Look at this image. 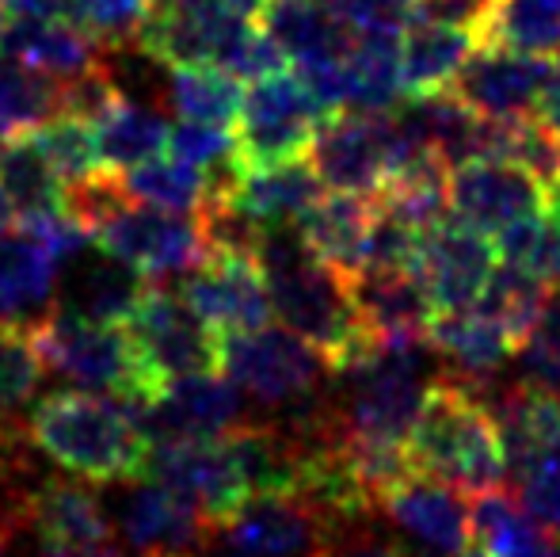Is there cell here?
Wrapping results in <instances>:
<instances>
[{
  "label": "cell",
  "instance_id": "22",
  "mask_svg": "<svg viewBox=\"0 0 560 557\" xmlns=\"http://www.w3.org/2000/svg\"><path fill=\"white\" fill-rule=\"evenodd\" d=\"M485 397L500 423L511 481L560 459V394L538 382H515L500 394L485 390Z\"/></svg>",
  "mask_w": 560,
  "mask_h": 557
},
{
  "label": "cell",
  "instance_id": "38",
  "mask_svg": "<svg viewBox=\"0 0 560 557\" xmlns=\"http://www.w3.org/2000/svg\"><path fill=\"white\" fill-rule=\"evenodd\" d=\"M492 241L500 264H511V268L541 279L546 287H560V218L549 207L530 218H518Z\"/></svg>",
  "mask_w": 560,
  "mask_h": 557
},
{
  "label": "cell",
  "instance_id": "19",
  "mask_svg": "<svg viewBox=\"0 0 560 557\" xmlns=\"http://www.w3.org/2000/svg\"><path fill=\"white\" fill-rule=\"evenodd\" d=\"M354 313L374 344H428V328L439 317L420 271H374L347 276Z\"/></svg>",
  "mask_w": 560,
  "mask_h": 557
},
{
  "label": "cell",
  "instance_id": "59",
  "mask_svg": "<svg viewBox=\"0 0 560 557\" xmlns=\"http://www.w3.org/2000/svg\"><path fill=\"white\" fill-rule=\"evenodd\" d=\"M412 557H416V554H412ZM431 557H439V554H431Z\"/></svg>",
  "mask_w": 560,
  "mask_h": 557
},
{
  "label": "cell",
  "instance_id": "16",
  "mask_svg": "<svg viewBox=\"0 0 560 557\" xmlns=\"http://www.w3.org/2000/svg\"><path fill=\"white\" fill-rule=\"evenodd\" d=\"M153 443L164 439H214L248 420L244 394L225 374H187L172 379L153 405L133 413Z\"/></svg>",
  "mask_w": 560,
  "mask_h": 557
},
{
  "label": "cell",
  "instance_id": "46",
  "mask_svg": "<svg viewBox=\"0 0 560 557\" xmlns=\"http://www.w3.org/2000/svg\"><path fill=\"white\" fill-rule=\"evenodd\" d=\"M523 367L530 374V382L560 371V290L546 298L530 336L523 340Z\"/></svg>",
  "mask_w": 560,
  "mask_h": 557
},
{
  "label": "cell",
  "instance_id": "5",
  "mask_svg": "<svg viewBox=\"0 0 560 557\" xmlns=\"http://www.w3.org/2000/svg\"><path fill=\"white\" fill-rule=\"evenodd\" d=\"M31 336L54 374L77 386L104 390L130 413L153 405L168 390V379L145 363L126 325H107L73 313L69 305H50L31 321Z\"/></svg>",
  "mask_w": 560,
  "mask_h": 557
},
{
  "label": "cell",
  "instance_id": "23",
  "mask_svg": "<svg viewBox=\"0 0 560 557\" xmlns=\"http://www.w3.org/2000/svg\"><path fill=\"white\" fill-rule=\"evenodd\" d=\"M428 348L435 351L439 363H446L450 379H462L469 386L488 390L492 374L508 367V359L518 351V344L480 310H457L439 313L431 321Z\"/></svg>",
  "mask_w": 560,
  "mask_h": 557
},
{
  "label": "cell",
  "instance_id": "4",
  "mask_svg": "<svg viewBox=\"0 0 560 557\" xmlns=\"http://www.w3.org/2000/svg\"><path fill=\"white\" fill-rule=\"evenodd\" d=\"M69 207L100 253L133 268L149 282L187 276L210 256L207 218L172 214V210L126 199L115 187L112 172L69 187Z\"/></svg>",
  "mask_w": 560,
  "mask_h": 557
},
{
  "label": "cell",
  "instance_id": "39",
  "mask_svg": "<svg viewBox=\"0 0 560 557\" xmlns=\"http://www.w3.org/2000/svg\"><path fill=\"white\" fill-rule=\"evenodd\" d=\"M31 138H35L38 149L50 156V164L58 169V176L66 179V187L89 184V179L104 176V161H100L92 123L81 119V115L58 112L38 130H31Z\"/></svg>",
  "mask_w": 560,
  "mask_h": 557
},
{
  "label": "cell",
  "instance_id": "11",
  "mask_svg": "<svg viewBox=\"0 0 560 557\" xmlns=\"http://www.w3.org/2000/svg\"><path fill=\"white\" fill-rule=\"evenodd\" d=\"M184 302L207 321L214 333H256L271 321L264 268L256 253L241 245H210V256L179 282Z\"/></svg>",
  "mask_w": 560,
  "mask_h": 557
},
{
  "label": "cell",
  "instance_id": "34",
  "mask_svg": "<svg viewBox=\"0 0 560 557\" xmlns=\"http://www.w3.org/2000/svg\"><path fill=\"white\" fill-rule=\"evenodd\" d=\"M145 287H149L145 276H138L133 268L104 256V264H89L77 276V287L69 294V310L92 321H107V325H130Z\"/></svg>",
  "mask_w": 560,
  "mask_h": 557
},
{
  "label": "cell",
  "instance_id": "56",
  "mask_svg": "<svg viewBox=\"0 0 560 557\" xmlns=\"http://www.w3.org/2000/svg\"><path fill=\"white\" fill-rule=\"evenodd\" d=\"M199 557H236V554H225V550H218V546H210V550H202Z\"/></svg>",
  "mask_w": 560,
  "mask_h": 557
},
{
  "label": "cell",
  "instance_id": "9",
  "mask_svg": "<svg viewBox=\"0 0 560 557\" xmlns=\"http://www.w3.org/2000/svg\"><path fill=\"white\" fill-rule=\"evenodd\" d=\"M104 504L112 515L115 550L122 557H199L214 543L199 504L153 477L118 485Z\"/></svg>",
  "mask_w": 560,
  "mask_h": 557
},
{
  "label": "cell",
  "instance_id": "54",
  "mask_svg": "<svg viewBox=\"0 0 560 557\" xmlns=\"http://www.w3.org/2000/svg\"><path fill=\"white\" fill-rule=\"evenodd\" d=\"M8 27H12V12H8V4H4V0H0V50H4Z\"/></svg>",
  "mask_w": 560,
  "mask_h": 557
},
{
  "label": "cell",
  "instance_id": "44",
  "mask_svg": "<svg viewBox=\"0 0 560 557\" xmlns=\"http://www.w3.org/2000/svg\"><path fill=\"white\" fill-rule=\"evenodd\" d=\"M168 153L176 161H187L195 169H225L233 164L236 153V135L229 127H210V123H187L179 119L176 127L168 130Z\"/></svg>",
  "mask_w": 560,
  "mask_h": 557
},
{
  "label": "cell",
  "instance_id": "3",
  "mask_svg": "<svg viewBox=\"0 0 560 557\" xmlns=\"http://www.w3.org/2000/svg\"><path fill=\"white\" fill-rule=\"evenodd\" d=\"M408 474L435 477L465 497L508 485V451L485 390L462 379H431L405 439Z\"/></svg>",
  "mask_w": 560,
  "mask_h": 557
},
{
  "label": "cell",
  "instance_id": "13",
  "mask_svg": "<svg viewBox=\"0 0 560 557\" xmlns=\"http://www.w3.org/2000/svg\"><path fill=\"white\" fill-rule=\"evenodd\" d=\"M450 210L454 222L495 237L518 218L546 210V184L534 172L508 161H465L450 172Z\"/></svg>",
  "mask_w": 560,
  "mask_h": 557
},
{
  "label": "cell",
  "instance_id": "7",
  "mask_svg": "<svg viewBox=\"0 0 560 557\" xmlns=\"http://www.w3.org/2000/svg\"><path fill=\"white\" fill-rule=\"evenodd\" d=\"M328 112L310 92V84L298 77V69L252 81V92H244L241 104V130H236V172L275 169V164L302 161L310 156L313 138Z\"/></svg>",
  "mask_w": 560,
  "mask_h": 557
},
{
  "label": "cell",
  "instance_id": "26",
  "mask_svg": "<svg viewBox=\"0 0 560 557\" xmlns=\"http://www.w3.org/2000/svg\"><path fill=\"white\" fill-rule=\"evenodd\" d=\"M256 23L294 69L343 58L351 46V31L336 20L325 0H267Z\"/></svg>",
  "mask_w": 560,
  "mask_h": 557
},
{
  "label": "cell",
  "instance_id": "18",
  "mask_svg": "<svg viewBox=\"0 0 560 557\" xmlns=\"http://www.w3.org/2000/svg\"><path fill=\"white\" fill-rule=\"evenodd\" d=\"M325 523L328 515L302 497H252L214 531L210 546L236 557H310Z\"/></svg>",
  "mask_w": 560,
  "mask_h": 557
},
{
  "label": "cell",
  "instance_id": "43",
  "mask_svg": "<svg viewBox=\"0 0 560 557\" xmlns=\"http://www.w3.org/2000/svg\"><path fill=\"white\" fill-rule=\"evenodd\" d=\"M500 4L503 0H412V23L462 31L480 43H492Z\"/></svg>",
  "mask_w": 560,
  "mask_h": 557
},
{
  "label": "cell",
  "instance_id": "6",
  "mask_svg": "<svg viewBox=\"0 0 560 557\" xmlns=\"http://www.w3.org/2000/svg\"><path fill=\"white\" fill-rule=\"evenodd\" d=\"M222 374L264 409H305L320 397L328 371L325 356L290 328L222 336Z\"/></svg>",
  "mask_w": 560,
  "mask_h": 557
},
{
  "label": "cell",
  "instance_id": "12",
  "mask_svg": "<svg viewBox=\"0 0 560 557\" xmlns=\"http://www.w3.org/2000/svg\"><path fill=\"white\" fill-rule=\"evenodd\" d=\"M248 23L222 0H153L138 50L168 69L222 66Z\"/></svg>",
  "mask_w": 560,
  "mask_h": 557
},
{
  "label": "cell",
  "instance_id": "49",
  "mask_svg": "<svg viewBox=\"0 0 560 557\" xmlns=\"http://www.w3.org/2000/svg\"><path fill=\"white\" fill-rule=\"evenodd\" d=\"M23 538H27V531L12 515L0 512V557H23Z\"/></svg>",
  "mask_w": 560,
  "mask_h": 557
},
{
  "label": "cell",
  "instance_id": "41",
  "mask_svg": "<svg viewBox=\"0 0 560 557\" xmlns=\"http://www.w3.org/2000/svg\"><path fill=\"white\" fill-rule=\"evenodd\" d=\"M153 0H69V20L84 27L104 50L138 43Z\"/></svg>",
  "mask_w": 560,
  "mask_h": 557
},
{
  "label": "cell",
  "instance_id": "10",
  "mask_svg": "<svg viewBox=\"0 0 560 557\" xmlns=\"http://www.w3.org/2000/svg\"><path fill=\"white\" fill-rule=\"evenodd\" d=\"M126 328L161 379L172 382L187 374H222V333H214L184 302L179 290L149 282Z\"/></svg>",
  "mask_w": 560,
  "mask_h": 557
},
{
  "label": "cell",
  "instance_id": "1",
  "mask_svg": "<svg viewBox=\"0 0 560 557\" xmlns=\"http://www.w3.org/2000/svg\"><path fill=\"white\" fill-rule=\"evenodd\" d=\"M256 260L264 268L267 294H271V313H279L282 328L313 344L332 374L347 371L374 348L354 313L347 279L305 248L298 222L259 230Z\"/></svg>",
  "mask_w": 560,
  "mask_h": 557
},
{
  "label": "cell",
  "instance_id": "32",
  "mask_svg": "<svg viewBox=\"0 0 560 557\" xmlns=\"http://www.w3.org/2000/svg\"><path fill=\"white\" fill-rule=\"evenodd\" d=\"M58 264L27 237L0 233V321H35L50 310Z\"/></svg>",
  "mask_w": 560,
  "mask_h": 557
},
{
  "label": "cell",
  "instance_id": "27",
  "mask_svg": "<svg viewBox=\"0 0 560 557\" xmlns=\"http://www.w3.org/2000/svg\"><path fill=\"white\" fill-rule=\"evenodd\" d=\"M469 523L472 543L488 557H553L560 543V531H549L546 523H538L526 512L515 485L472 492Z\"/></svg>",
  "mask_w": 560,
  "mask_h": 557
},
{
  "label": "cell",
  "instance_id": "14",
  "mask_svg": "<svg viewBox=\"0 0 560 557\" xmlns=\"http://www.w3.org/2000/svg\"><path fill=\"white\" fill-rule=\"evenodd\" d=\"M549 73H553L549 58L485 43L469 54V61L450 89L485 119H515V115H538Z\"/></svg>",
  "mask_w": 560,
  "mask_h": 557
},
{
  "label": "cell",
  "instance_id": "37",
  "mask_svg": "<svg viewBox=\"0 0 560 557\" xmlns=\"http://www.w3.org/2000/svg\"><path fill=\"white\" fill-rule=\"evenodd\" d=\"M46 363L31 336V321H0V420H20L43 386Z\"/></svg>",
  "mask_w": 560,
  "mask_h": 557
},
{
  "label": "cell",
  "instance_id": "53",
  "mask_svg": "<svg viewBox=\"0 0 560 557\" xmlns=\"http://www.w3.org/2000/svg\"><path fill=\"white\" fill-rule=\"evenodd\" d=\"M12 222H15V214H12V202H8V199H4V192H0V233H4Z\"/></svg>",
  "mask_w": 560,
  "mask_h": 557
},
{
  "label": "cell",
  "instance_id": "8",
  "mask_svg": "<svg viewBox=\"0 0 560 557\" xmlns=\"http://www.w3.org/2000/svg\"><path fill=\"white\" fill-rule=\"evenodd\" d=\"M420 149L428 146L408 135L393 112H336L320 123L310 164L317 169L320 184L332 192L377 195L389 172H397Z\"/></svg>",
  "mask_w": 560,
  "mask_h": 557
},
{
  "label": "cell",
  "instance_id": "57",
  "mask_svg": "<svg viewBox=\"0 0 560 557\" xmlns=\"http://www.w3.org/2000/svg\"><path fill=\"white\" fill-rule=\"evenodd\" d=\"M4 423H15V420H0V428H4Z\"/></svg>",
  "mask_w": 560,
  "mask_h": 557
},
{
  "label": "cell",
  "instance_id": "15",
  "mask_svg": "<svg viewBox=\"0 0 560 557\" xmlns=\"http://www.w3.org/2000/svg\"><path fill=\"white\" fill-rule=\"evenodd\" d=\"M320 176L310 161H287L275 169L236 172L233 164L218 172L214 202L252 230H275V225H294L313 202L320 199Z\"/></svg>",
  "mask_w": 560,
  "mask_h": 557
},
{
  "label": "cell",
  "instance_id": "31",
  "mask_svg": "<svg viewBox=\"0 0 560 557\" xmlns=\"http://www.w3.org/2000/svg\"><path fill=\"white\" fill-rule=\"evenodd\" d=\"M168 130L172 123L161 112L130 104L126 96H118L107 112H100L92 119V135H96L104 172H126L133 164L161 156L168 149Z\"/></svg>",
  "mask_w": 560,
  "mask_h": 557
},
{
  "label": "cell",
  "instance_id": "50",
  "mask_svg": "<svg viewBox=\"0 0 560 557\" xmlns=\"http://www.w3.org/2000/svg\"><path fill=\"white\" fill-rule=\"evenodd\" d=\"M38 557H122L115 546H104V550H38Z\"/></svg>",
  "mask_w": 560,
  "mask_h": 557
},
{
  "label": "cell",
  "instance_id": "17",
  "mask_svg": "<svg viewBox=\"0 0 560 557\" xmlns=\"http://www.w3.org/2000/svg\"><path fill=\"white\" fill-rule=\"evenodd\" d=\"M495 264H500L495 241L454 218L439 222L420 241V279L428 282V294L439 313L472 310Z\"/></svg>",
  "mask_w": 560,
  "mask_h": 557
},
{
  "label": "cell",
  "instance_id": "21",
  "mask_svg": "<svg viewBox=\"0 0 560 557\" xmlns=\"http://www.w3.org/2000/svg\"><path fill=\"white\" fill-rule=\"evenodd\" d=\"M377 512H385L400 531L420 538L431 554L457 557L469 546V497L454 485H443L435 477H400L377 497Z\"/></svg>",
  "mask_w": 560,
  "mask_h": 557
},
{
  "label": "cell",
  "instance_id": "42",
  "mask_svg": "<svg viewBox=\"0 0 560 557\" xmlns=\"http://www.w3.org/2000/svg\"><path fill=\"white\" fill-rule=\"evenodd\" d=\"M310 557H412V550L374 523V515H343L325 523Z\"/></svg>",
  "mask_w": 560,
  "mask_h": 557
},
{
  "label": "cell",
  "instance_id": "28",
  "mask_svg": "<svg viewBox=\"0 0 560 557\" xmlns=\"http://www.w3.org/2000/svg\"><path fill=\"white\" fill-rule=\"evenodd\" d=\"M0 192L12 202L15 222H31V218L61 214L69 207V187L50 164V156L38 149L31 135L0 141Z\"/></svg>",
  "mask_w": 560,
  "mask_h": 557
},
{
  "label": "cell",
  "instance_id": "36",
  "mask_svg": "<svg viewBox=\"0 0 560 557\" xmlns=\"http://www.w3.org/2000/svg\"><path fill=\"white\" fill-rule=\"evenodd\" d=\"M546 298H549V287L541 279L526 276V271L511 268V264H495L485 294L477 298L472 310H480L485 317H492L495 325H500L503 333L523 348V340L530 336V328H534V321H538Z\"/></svg>",
  "mask_w": 560,
  "mask_h": 557
},
{
  "label": "cell",
  "instance_id": "48",
  "mask_svg": "<svg viewBox=\"0 0 560 557\" xmlns=\"http://www.w3.org/2000/svg\"><path fill=\"white\" fill-rule=\"evenodd\" d=\"M538 119L546 123L549 130L560 138V58L553 66V73H549V84L546 92H541V104H538Z\"/></svg>",
  "mask_w": 560,
  "mask_h": 557
},
{
  "label": "cell",
  "instance_id": "51",
  "mask_svg": "<svg viewBox=\"0 0 560 557\" xmlns=\"http://www.w3.org/2000/svg\"><path fill=\"white\" fill-rule=\"evenodd\" d=\"M225 8H233L236 15H244V20H256L259 12H264L267 0H222Z\"/></svg>",
  "mask_w": 560,
  "mask_h": 557
},
{
  "label": "cell",
  "instance_id": "47",
  "mask_svg": "<svg viewBox=\"0 0 560 557\" xmlns=\"http://www.w3.org/2000/svg\"><path fill=\"white\" fill-rule=\"evenodd\" d=\"M4 4L15 20H54V15L69 20V0H4Z\"/></svg>",
  "mask_w": 560,
  "mask_h": 557
},
{
  "label": "cell",
  "instance_id": "40",
  "mask_svg": "<svg viewBox=\"0 0 560 557\" xmlns=\"http://www.w3.org/2000/svg\"><path fill=\"white\" fill-rule=\"evenodd\" d=\"M492 43L534 58H560V0H503Z\"/></svg>",
  "mask_w": 560,
  "mask_h": 557
},
{
  "label": "cell",
  "instance_id": "30",
  "mask_svg": "<svg viewBox=\"0 0 560 557\" xmlns=\"http://www.w3.org/2000/svg\"><path fill=\"white\" fill-rule=\"evenodd\" d=\"M115 187L133 202L172 210V214H202L214 202V172L195 169L176 156H153L126 172H112Z\"/></svg>",
  "mask_w": 560,
  "mask_h": 557
},
{
  "label": "cell",
  "instance_id": "35",
  "mask_svg": "<svg viewBox=\"0 0 560 557\" xmlns=\"http://www.w3.org/2000/svg\"><path fill=\"white\" fill-rule=\"evenodd\" d=\"M61 112V81L20 61H0V141L38 130Z\"/></svg>",
  "mask_w": 560,
  "mask_h": 557
},
{
  "label": "cell",
  "instance_id": "45",
  "mask_svg": "<svg viewBox=\"0 0 560 557\" xmlns=\"http://www.w3.org/2000/svg\"><path fill=\"white\" fill-rule=\"evenodd\" d=\"M351 35L362 31H405L412 23V0H325Z\"/></svg>",
  "mask_w": 560,
  "mask_h": 557
},
{
  "label": "cell",
  "instance_id": "58",
  "mask_svg": "<svg viewBox=\"0 0 560 557\" xmlns=\"http://www.w3.org/2000/svg\"><path fill=\"white\" fill-rule=\"evenodd\" d=\"M553 557H560V543H557V550H553Z\"/></svg>",
  "mask_w": 560,
  "mask_h": 557
},
{
  "label": "cell",
  "instance_id": "55",
  "mask_svg": "<svg viewBox=\"0 0 560 557\" xmlns=\"http://www.w3.org/2000/svg\"><path fill=\"white\" fill-rule=\"evenodd\" d=\"M457 557H488V554L480 550V546H477V543H472V538H469V546H465V550L457 554Z\"/></svg>",
  "mask_w": 560,
  "mask_h": 557
},
{
  "label": "cell",
  "instance_id": "24",
  "mask_svg": "<svg viewBox=\"0 0 560 557\" xmlns=\"http://www.w3.org/2000/svg\"><path fill=\"white\" fill-rule=\"evenodd\" d=\"M377 222L374 195H351L336 192L328 199H317L302 218H298V233H302L305 248L317 256L320 264L336 268L339 276H354L366 260V241Z\"/></svg>",
  "mask_w": 560,
  "mask_h": 557
},
{
  "label": "cell",
  "instance_id": "25",
  "mask_svg": "<svg viewBox=\"0 0 560 557\" xmlns=\"http://www.w3.org/2000/svg\"><path fill=\"white\" fill-rule=\"evenodd\" d=\"M4 46L20 66L35 69L43 77H54L61 84L107 66L104 46L84 27H77L73 20H66V15H54V20H15L8 27Z\"/></svg>",
  "mask_w": 560,
  "mask_h": 557
},
{
  "label": "cell",
  "instance_id": "52",
  "mask_svg": "<svg viewBox=\"0 0 560 557\" xmlns=\"http://www.w3.org/2000/svg\"><path fill=\"white\" fill-rule=\"evenodd\" d=\"M546 207L560 218V179H553V184H546Z\"/></svg>",
  "mask_w": 560,
  "mask_h": 557
},
{
  "label": "cell",
  "instance_id": "20",
  "mask_svg": "<svg viewBox=\"0 0 560 557\" xmlns=\"http://www.w3.org/2000/svg\"><path fill=\"white\" fill-rule=\"evenodd\" d=\"M27 535L38 550H104L115 546L104 497L69 477L43 474L27 500Z\"/></svg>",
  "mask_w": 560,
  "mask_h": 557
},
{
  "label": "cell",
  "instance_id": "2",
  "mask_svg": "<svg viewBox=\"0 0 560 557\" xmlns=\"http://www.w3.org/2000/svg\"><path fill=\"white\" fill-rule=\"evenodd\" d=\"M31 451L89 485L141 481L153 439L126 405L84 390H54L38 397L23 420Z\"/></svg>",
  "mask_w": 560,
  "mask_h": 557
},
{
  "label": "cell",
  "instance_id": "29",
  "mask_svg": "<svg viewBox=\"0 0 560 557\" xmlns=\"http://www.w3.org/2000/svg\"><path fill=\"white\" fill-rule=\"evenodd\" d=\"M477 46L485 43L472 35H462V31L412 23V31L400 35V92H405V100L446 92Z\"/></svg>",
  "mask_w": 560,
  "mask_h": 557
},
{
  "label": "cell",
  "instance_id": "33",
  "mask_svg": "<svg viewBox=\"0 0 560 557\" xmlns=\"http://www.w3.org/2000/svg\"><path fill=\"white\" fill-rule=\"evenodd\" d=\"M168 100L179 119L210 123V127H233L241 119L244 89L222 66H179L172 69Z\"/></svg>",
  "mask_w": 560,
  "mask_h": 557
}]
</instances>
